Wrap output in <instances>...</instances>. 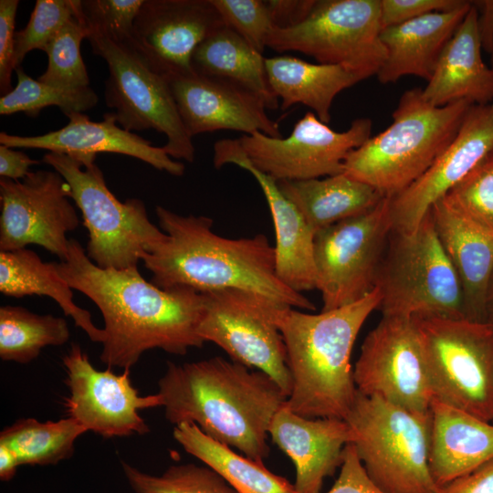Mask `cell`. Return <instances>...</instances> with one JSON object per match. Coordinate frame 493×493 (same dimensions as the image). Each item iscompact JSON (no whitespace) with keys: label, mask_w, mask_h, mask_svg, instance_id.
Listing matches in <instances>:
<instances>
[{"label":"cell","mask_w":493,"mask_h":493,"mask_svg":"<svg viewBox=\"0 0 493 493\" xmlns=\"http://www.w3.org/2000/svg\"><path fill=\"white\" fill-rule=\"evenodd\" d=\"M56 267L72 289L100 309L105 334L100 358L108 368L131 369L152 349L184 355L204 345L197 332L202 293L183 287L159 288L144 279L138 267L101 268L76 239H69L68 257Z\"/></svg>","instance_id":"1"},{"label":"cell","mask_w":493,"mask_h":493,"mask_svg":"<svg viewBox=\"0 0 493 493\" xmlns=\"http://www.w3.org/2000/svg\"><path fill=\"white\" fill-rule=\"evenodd\" d=\"M158 387L164 416L174 426L194 424L255 461L268 456V428L288 397L263 372L219 356L169 362Z\"/></svg>","instance_id":"2"},{"label":"cell","mask_w":493,"mask_h":493,"mask_svg":"<svg viewBox=\"0 0 493 493\" xmlns=\"http://www.w3.org/2000/svg\"><path fill=\"white\" fill-rule=\"evenodd\" d=\"M155 213L166 238L142 260L157 287L199 293L239 288L282 306L315 309L302 293L278 278L275 246L265 235L231 239L213 232L210 217L183 215L161 205Z\"/></svg>","instance_id":"3"},{"label":"cell","mask_w":493,"mask_h":493,"mask_svg":"<svg viewBox=\"0 0 493 493\" xmlns=\"http://www.w3.org/2000/svg\"><path fill=\"white\" fill-rule=\"evenodd\" d=\"M380 301L381 293L374 288L356 302L318 314L290 307L278 312L276 325L292 377L286 404L293 413L307 418H346L357 394L352 348Z\"/></svg>","instance_id":"4"},{"label":"cell","mask_w":493,"mask_h":493,"mask_svg":"<svg viewBox=\"0 0 493 493\" xmlns=\"http://www.w3.org/2000/svg\"><path fill=\"white\" fill-rule=\"evenodd\" d=\"M472 104L466 100L436 107L422 89L405 90L392 123L351 151L342 173L390 198L414 183L456 135Z\"/></svg>","instance_id":"5"},{"label":"cell","mask_w":493,"mask_h":493,"mask_svg":"<svg viewBox=\"0 0 493 493\" xmlns=\"http://www.w3.org/2000/svg\"><path fill=\"white\" fill-rule=\"evenodd\" d=\"M375 288L381 293L378 309L383 316L467 319L461 283L430 211L414 231L391 232Z\"/></svg>","instance_id":"6"},{"label":"cell","mask_w":493,"mask_h":493,"mask_svg":"<svg viewBox=\"0 0 493 493\" xmlns=\"http://www.w3.org/2000/svg\"><path fill=\"white\" fill-rule=\"evenodd\" d=\"M370 478L386 493H439L429 467L430 414L357 391L344 419Z\"/></svg>","instance_id":"7"},{"label":"cell","mask_w":493,"mask_h":493,"mask_svg":"<svg viewBox=\"0 0 493 493\" xmlns=\"http://www.w3.org/2000/svg\"><path fill=\"white\" fill-rule=\"evenodd\" d=\"M43 162L69 185L70 198L89 232L87 256L98 267H138L145 253L165 240L166 234L150 221L144 203L136 198L120 201L95 162L82 165L67 154L51 152Z\"/></svg>","instance_id":"8"},{"label":"cell","mask_w":493,"mask_h":493,"mask_svg":"<svg viewBox=\"0 0 493 493\" xmlns=\"http://www.w3.org/2000/svg\"><path fill=\"white\" fill-rule=\"evenodd\" d=\"M413 320L434 399L493 423V323Z\"/></svg>","instance_id":"9"},{"label":"cell","mask_w":493,"mask_h":493,"mask_svg":"<svg viewBox=\"0 0 493 493\" xmlns=\"http://www.w3.org/2000/svg\"><path fill=\"white\" fill-rule=\"evenodd\" d=\"M382 29L381 0H316L299 25L274 27L267 47L280 53L300 52L320 64L343 66L363 80L376 76L385 61Z\"/></svg>","instance_id":"10"},{"label":"cell","mask_w":493,"mask_h":493,"mask_svg":"<svg viewBox=\"0 0 493 493\" xmlns=\"http://www.w3.org/2000/svg\"><path fill=\"white\" fill-rule=\"evenodd\" d=\"M93 53L108 65L105 102L126 131L155 130L163 133V146L173 159L194 161L195 149L180 116L170 82L152 70L130 44L93 31L87 38Z\"/></svg>","instance_id":"11"},{"label":"cell","mask_w":493,"mask_h":493,"mask_svg":"<svg viewBox=\"0 0 493 493\" xmlns=\"http://www.w3.org/2000/svg\"><path fill=\"white\" fill-rule=\"evenodd\" d=\"M202 294L200 338L218 345L234 362L268 375L288 397L292 377L284 339L276 325L278 312L287 306L239 288Z\"/></svg>","instance_id":"12"},{"label":"cell","mask_w":493,"mask_h":493,"mask_svg":"<svg viewBox=\"0 0 493 493\" xmlns=\"http://www.w3.org/2000/svg\"><path fill=\"white\" fill-rule=\"evenodd\" d=\"M391 232L385 197L371 210L316 233V288L322 311L356 302L374 289Z\"/></svg>","instance_id":"13"},{"label":"cell","mask_w":493,"mask_h":493,"mask_svg":"<svg viewBox=\"0 0 493 493\" xmlns=\"http://www.w3.org/2000/svg\"><path fill=\"white\" fill-rule=\"evenodd\" d=\"M353 380L357 391L366 396L430 414L434 397L414 320L383 316L362 344Z\"/></svg>","instance_id":"14"},{"label":"cell","mask_w":493,"mask_h":493,"mask_svg":"<svg viewBox=\"0 0 493 493\" xmlns=\"http://www.w3.org/2000/svg\"><path fill=\"white\" fill-rule=\"evenodd\" d=\"M372 121L359 118L339 132L314 112L299 120L287 138L257 131L238 141L250 163L276 181H298L342 173L347 155L372 136Z\"/></svg>","instance_id":"15"},{"label":"cell","mask_w":493,"mask_h":493,"mask_svg":"<svg viewBox=\"0 0 493 493\" xmlns=\"http://www.w3.org/2000/svg\"><path fill=\"white\" fill-rule=\"evenodd\" d=\"M69 198V185L55 170L29 172L19 181L1 177L0 250L37 245L65 261L67 234L79 224Z\"/></svg>","instance_id":"16"},{"label":"cell","mask_w":493,"mask_h":493,"mask_svg":"<svg viewBox=\"0 0 493 493\" xmlns=\"http://www.w3.org/2000/svg\"><path fill=\"white\" fill-rule=\"evenodd\" d=\"M69 395L64 405L69 417L104 438L150 432L140 411L161 407L159 393L142 396L132 385L130 369L116 374L97 370L80 346L73 343L62 357Z\"/></svg>","instance_id":"17"},{"label":"cell","mask_w":493,"mask_h":493,"mask_svg":"<svg viewBox=\"0 0 493 493\" xmlns=\"http://www.w3.org/2000/svg\"><path fill=\"white\" fill-rule=\"evenodd\" d=\"M223 25L211 0H144L131 46L152 70L170 81L194 73L195 48Z\"/></svg>","instance_id":"18"},{"label":"cell","mask_w":493,"mask_h":493,"mask_svg":"<svg viewBox=\"0 0 493 493\" xmlns=\"http://www.w3.org/2000/svg\"><path fill=\"white\" fill-rule=\"evenodd\" d=\"M493 152V102L471 105L460 128L414 183L388 198L392 231H414L431 207Z\"/></svg>","instance_id":"19"},{"label":"cell","mask_w":493,"mask_h":493,"mask_svg":"<svg viewBox=\"0 0 493 493\" xmlns=\"http://www.w3.org/2000/svg\"><path fill=\"white\" fill-rule=\"evenodd\" d=\"M67 117V125L41 135L21 136L2 131L0 144L64 153L82 165L94 163L99 152H113L139 159L172 175L181 176L184 173V163L171 158L163 147L153 146L150 141L118 126L112 112L105 113L101 121H90L82 112Z\"/></svg>","instance_id":"20"},{"label":"cell","mask_w":493,"mask_h":493,"mask_svg":"<svg viewBox=\"0 0 493 493\" xmlns=\"http://www.w3.org/2000/svg\"><path fill=\"white\" fill-rule=\"evenodd\" d=\"M170 87L183 122L194 136L219 130L280 138L277 121L256 95L226 80L195 72L171 79Z\"/></svg>","instance_id":"21"},{"label":"cell","mask_w":493,"mask_h":493,"mask_svg":"<svg viewBox=\"0 0 493 493\" xmlns=\"http://www.w3.org/2000/svg\"><path fill=\"white\" fill-rule=\"evenodd\" d=\"M213 162L216 169L232 163L255 177L267 200L274 224L278 278L299 293L315 289V234L294 204L282 193L278 181L250 163L238 139L215 142Z\"/></svg>","instance_id":"22"},{"label":"cell","mask_w":493,"mask_h":493,"mask_svg":"<svg viewBox=\"0 0 493 493\" xmlns=\"http://www.w3.org/2000/svg\"><path fill=\"white\" fill-rule=\"evenodd\" d=\"M268 435L294 463L298 493H320L324 478L341 466L344 447L352 439L345 420L303 417L286 402L275 414Z\"/></svg>","instance_id":"23"},{"label":"cell","mask_w":493,"mask_h":493,"mask_svg":"<svg viewBox=\"0 0 493 493\" xmlns=\"http://www.w3.org/2000/svg\"><path fill=\"white\" fill-rule=\"evenodd\" d=\"M478 10L473 4L442 51L422 89L424 99L442 107L460 100L472 105L493 102V68L482 59Z\"/></svg>","instance_id":"24"},{"label":"cell","mask_w":493,"mask_h":493,"mask_svg":"<svg viewBox=\"0 0 493 493\" xmlns=\"http://www.w3.org/2000/svg\"><path fill=\"white\" fill-rule=\"evenodd\" d=\"M435 232L461 283L466 318L488 321L486 292L493 270V234L444 197L430 209Z\"/></svg>","instance_id":"25"},{"label":"cell","mask_w":493,"mask_h":493,"mask_svg":"<svg viewBox=\"0 0 493 493\" xmlns=\"http://www.w3.org/2000/svg\"><path fill=\"white\" fill-rule=\"evenodd\" d=\"M472 4L466 1L454 10L428 14L383 29L380 37L386 58L376 75L378 81L395 83L404 76L428 81L442 51Z\"/></svg>","instance_id":"26"},{"label":"cell","mask_w":493,"mask_h":493,"mask_svg":"<svg viewBox=\"0 0 493 493\" xmlns=\"http://www.w3.org/2000/svg\"><path fill=\"white\" fill-rule=\"evenodd\" d=\"M429 467L441 488L493 458V423L433 399Z\"/></svg>","instance_id":"27"},{"label":"cell","mask_w":493,"mask_h":493,"mask_svg":"<svg viewBox=\"0 0 493 493\" xmlns=\"http://www.w3.org/2000/svg\"><path fill=\"white\" fill-rule=\"evenodd\" d=\"M265 65L269 86L281 100L282 110L303 104L326 124L335 97L362 80L343 66L310 63L288 55L265 58Z\"/></svg>","instance_id":"28"},{"label":"cell","mask_w":493,"mask_h":493,"mask_svg":"<svg viewBox=\"0 0 493 493\" xmlns=\"http://www.w3.org/2000/svg\"><path fill=\"white\" fill-rule=\"evenodd\" d=\"M278 184L315 235L371 210L385 198L371 185L344 173L323 178L278 181Z\"/></svg>","instance_id":"29"},{"label":"cell","mask_w":493,"mask_h":493,"mask_svg":"<svg viewBox=\"0 0 493 493\" xmlns=\"http://www.w3.org/2000/svg\"><path fill=\"white\" fill-rule=\"evenodd\" d=\"M194 71L233 83L259 98L267 110L278 108V99L267 79L265 58L242 37L226 25L210 34L195 48Z\"/></svg>","instance_id":"30"},{"label":"cell","mask_w":493,"mask_h":493,"mask_svg":"<svg viewBox=\"0 0 493 493\" xmlns=\"http://www.w3.org/2000/svg\"><path fill=\"white\" fill-rule=\"evenodd\" d=\"M0 291L15 298L29 295L49 297L91 341L102 343L104 341L103 329L93 323L89 310L74 302L72 288L58 273L56 262H43L30 249L0 252Z\"/></svg>","instance_id":"31"},{"label":"cell","mask_w":493,"mask_h":493,"mask_svg":"<svg viewBox=\"0 0 493 493\" xmlns=\"http://www.w3.org/2000/svg\"><path fill=\"white\" fill-rule=\"evenodd\" d=\"M173 435L186 453L215 470L237 493H298L294 484L269 471L263 462L236 453L194 424L175 425Z\"/></svg>","instance_id":"32"},{"label":"cell","mask_w":493,"mask_h":493,"mask_svg":"<svg viewBox=\"0 0 493 493\" xmlns=\"http://www.w3.org/2000/svg\"><path fill=\"white\" fill-rule=\"evenodd\" d=\"M87 430L75 419L39 422L23 418L4 428L0 443L16 454L22 465H56L70 458L75 441Z\"/></svg>","instance_id":"33"},{"label":"cell","mask_w":493,"mask_h":493,"mask_svg":"<svg viewBox=\"0 0 493 493\" xmlns=\"http://www.w3.org/2000/svg\"><path fill=\"white\" fill-rule=\"evenodd\" d=\"M70 337L67 320L53 315H38L19 306L0 308V358L26 364L43 348L60 346Z\"/></svg>","instance_id":"34"},{"label":"cell","mask_w":493,"mask_h":493,"mask_svg":"<svg viewBox=\"0 0 493 493\" xmlns=\"http://www.w3.org/2000/svg\"><path fill=\"white\" fill-rule=\"evenodd\" d=\"M16 87L0 98V114L17 112L34 117L47 107L55 106L68 116L92 109L99 98L90 87L67 89L49 85L29 77L20 66L15 69Z\"/></svg>","instance_id":"35"},{"label":"cell","mask_w":493,"mask_h":493,"mask_svg":"<svg viewBox=\"0 0 493 493\" xmlns=\"http://www.w3.org/2000/svg\"><path fill=\"white\" fill-rule=\"evenodd\" d=\"M121 467L134 493H237L205 465H172L158 476L145 473L125 461H121Z\"/></svg>","instance_id":"36"},{"label":"cell","mask_w":493,"mask_h":493,"mask_svg":"<svg viewBox=\"0 0 493 493\" xmlns=\"http://www.w3.org/2000/svg\"><path fill=\"white\" fill-rule=\"evenodd\" d=\"M88 36L89 29L79 4L77 15L60 28L46 48L47 67L37 79L67 89L89 87L87 68L80 54L81 41Z\"/></svg>","instance_id":"37"},{"label":"cell","mask_w":493,"mask_h":493,"mask_svg":"<svg viewBox=\"0 0 493 493\" xmlns=\"http://www.w3.org/2000/svg\"><path fill=\"white\" fill-rule=\"evenodd\" d=\"M80 0H37L30 19L15 34L14 68L32 50L45 51L60 28L77 13Z\"/></svg>","instance_id":"38"},{"label":"cell","mask_w":493,"mask_h":493,"mask_svg":"<svg viewBox=\"0 0 493 493\" xmlns=\"http://www.w3.org/2000/svg\"><path fill=\"white\" fill-rule=\"evenodd\" d=\"M444 198L465 216L493 234V152Z\"/></svg>","instance_id":"39"},{"label":"cell","mask_w":493,"mask_h":493,"mask_svg":"<svg viewBox=\"0 0 493 493\" xmlns=\"http://www.w3.org/2000/svg\"><path fill=\"white\" fill-rule=\"evenodd\" d=\"M143 1L80 0V10L89 31L131 45L133 25Z\"/></svg>","instance_id":"40"},{"label":"cell","mask_w":493,"mask_h":493,"mask_svg":"<svg viewBox=\"0 0 493 493\" xmlns=\"http://www.w3.org/2000/svg\"><path fill=\"white\" fill-rule=\"evenodd\" d=\"M224 24L242 37L256 50L263 53L273 23L262 0H211Z\"/></svg>","instance_id":"41"},{"label":"cell","mask_w":493,"mask_h":493,"mask_svg":"<svg viewBox=\"0 0 493 493\" xmlns=\"http://www.w3.org/2000/svg\"><path fill=\"white\" fill-rule=\"evenodd\" d=\"M465 2L466 0H381L382 28L428 14L454 10Z\"/></svg>","instance_id":"42"},{"label":"cell","mask_w":493,"mask_h":493,"mask_svg":"<svg viewBox=\"0 0 493 493\" xmlns=\"http://www.w3.org/2000/svg\"><path fill=\"white\" fill-rule=\"evenodd\" d=\"M18 5V0L0 1V90L4 95L13 89L15 22Z\"/></svg>","instance_id":"43"},{"label":"cell","mask_w":493,"mask_h":493,"mask_svg":"<svg viewBox=\"0 0 493 493\" xmlns=\"http://www.w3.org/2000/svg\"><path fill=\"white\" fill-rule=\"evenodd\" d=\"M326 493H386L368 476L352 444L344 447L341 472Z\"/></svg>","instance_id":"44"},{"label":"cell","mask_w":493,"mask_h":493,"mask_svg":"<svg viewBox=\"0 0 493 493\" xmlns=\"http://www.w3.org/2000/svg\"><path fill=\"white\" fill-rule=\"evenodd\" d=\"M315 1L267 0V5L273 26L276 28H288L299 25L308 16Z\"/></svg>","instance_id":"45"},{"label":"cell","mask_w":493,"mask_h":493,"mask_svg":"<svg viewBox=\"0 0 493 493\" xmlns=\"http://www.w3.org/2000/svg\"><path fill=\"white\" fill-rule=\"evenodd\" d=\"M439 493H493V458L441 487Z\"/></svg>","instance_id":"46"},{"label":"cell","mask_w":493,"mask_h":493,"mask_svg":"<svg viewBox=\"0 0 493 493\" xmlns=\"http://www.w3.org/2000/svg\"><path fill=\"white\" fill-rule=\"evenodd\" d=\"M40 162L31 159L24 152L0 144V175L13 181L24 179L32 165Z\"/></svg>","instance_id":"47"},{"label":"cell","mask_w":493,"mask_h":493,"mask_svg":"<svg viewBox=\"0 0 493 493\" xmlns=\"http://www.w3.org/2000/svg\"><path fill=\"white\" fill-rule=\"evenodd\" d=\"M478 10V25L482 49L490 58L493 68V0L474 1Z\"/></svg>","instance_id":"48"},{"label":"cell","mask_w":493,"mask_h":493,"mask_svg":"<svg viewBox=\"0 0 493 493\" xmlns=\"http://www.w3.org/2000/svg\"><path fill=\"white\" fill-rule=\"evenodd\" d=\"M20 467L19 461L7 446L0 443V479L1 481H10L16 474Z\"/></svg>","instance_id":"49"},{"label":"cell","mask_w":493,"mask_h":493,"mask_svg":"<svg viewBox=\"0 0 493 493\" xmlns=\"http://www.w3.org/2000/svg\"><path fill=\"white\" fill-rule=\"evenodd\" d=\"M487 320L493 323V270L491 272L486 292Z\"/></svg>","instance_id":"50"}]
</instances>
